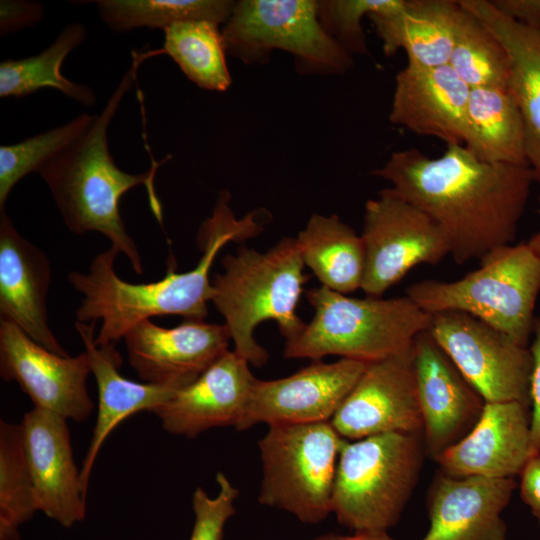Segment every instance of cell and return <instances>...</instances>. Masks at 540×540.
<instances>
[{
    "instance_id": "1",
    "label": "cell",
    "mask_w": 540,
    "mask_h": 540,
    "mask_svg": "<svg viewBox=\"0 0 540 540\" xmlns=\"http://www.w3.org/2000/svg\"><path fill=\"white\" fill-rule=\"evenodd\" d=\"M446 146L437 158L416 148L394 152L371 174L442 228L457 264L480 261L515 240L537 178L529 165L484 162L463 144Z\"/></svg>"
},
{
    "instance_id": "2",
    "label": "cell",
    "mask_w": 540,
    "mask_h": 540,
    "mask_svg": "<svg viewBox=\"0 0 540 540\" xmlns=\"http://www.w3.org/2000/svg\"><path fill=\"white\" fill-rule=\"evenodd\" d=\"M230 199L228 190L220 191L212 215L202 223L197 235L203 254L189 271L176 272L173 259L160 280L130 283L117 275L114 264L120 252L110 246L94 256L87 272L71 271L67 275L70 285L82 295L76 321H101L96 345H116L131 328L154 316L206 318L212 295L210 269L218 252L230 241L240 243L257 236L267 222L262 209L237 219Z\"/></svg>"
},
{
    "instance_id": "3",
    "label": "cell",
    "mask_w": 540,
    "mask_h": 540,
    "mask_svg": "<svg viewBox=\"0 0 540 540\" xmlns=\"http://www.w3.org/2000/svg\"><path fill=\"white\" fill-rule=\"evenodd\" d=\"M152 51L133 52V61L90 125L38 173L47 184L67 228L74 234L98 232L124 254L137 274L143 273L140 252L127 232L119 202L130 189L145 185L151 208L159 221L161 206L154 180L157 166L140 174L121 170L109 151L108 127L118 107L136 81L141 63Z\"/></svg>"
},
{
    "instance_id": "4",
    "label": "cell",
    "mask_w": 540,
    "mask_h": 540,
    "mask_svg": "<svg viewBox=\"0 0 540 540\" xmlns=\"http://www.w3.org/2000/svg\"><path fill=\"white\" fill-rule=\"evenodd\" d=\"M221 261L224 270L211 280L210 302L224 318L233 351L262 367L269 354L254 337L256 327L273 320L286 341L305 324L296 309L308 276L296 237H283L265 252L242 246Z\"/></svg>"
},
{
    "instance_id": "5",
    "label": "cell",
    "mask_w": 540,
    "mask_h": 540,
    "mask_svg": "<svg viewBox=\"0 0 540 540\" xmlns=\"http://www.w3.org/2000/svg\"><path fill=\"white\" fill-rule=\"evenodd\" d=\"M306 298L314 315L285 341L286 359L319 361L337 355L377 362L410 348L430 322V314L407 296L354 298L321 285L308 290Z\"/></svg>"
},
{
    "instance_id": "6",
    "label": "cell",
    "mask_w": 540,
    "mask_h": 540,
    "mask_svg": "<svg viewBox=\"0 0 540 540\" xmlns=\"http://www.w3.org/2000/svg\"><path fill=\"white\" fill-rule=\"evenodd\" d=\"M419 433L346 440L335 473L331 509L354 532H388L399 521L423 463Z\"/></svg>"
},
{
    "instance_id": "7",
    "label": "cell",
    "mask_w": 540,
    "mask_h": 540,
    "mask_svg": "<svg viewBox=\"0 0 540 540\" xmlns=\"http://www.w3.org/2000/svg\"><path fill=\"white\" fill-rule=\"evenodd\" d=\"M539 293L540 257L527 243L497 248L461 279L423 280L406 290V296L428 314L462 311L524 346L533 334Z\"/></svg>"
},
{
    "instance_id": "8",
    "label": "cell",
    "mask_w": 540,
    "mask_h": 540,
    "mask_svg": "<svg viewBox=\"0 0 540 540\" xmlns=\"http://www.w3.org/2000/svg\"><path fill=\"white\" fill-rule=\"evenodd\" d=\"M346 442L331 422L273 425L258 441L261 505L285 510L305 524L330 513L333 484Z\"/></svg>"
},
{
    "instance_id": "9",
    "label": "cell",
    "mask_w": 540,
    "mask_h": 540,
    "mask_svg": "<svg viewBox=\"0 0 540 540\" xmlns=\"http://www.w3.org/2000/svg\"><path fill=\"white\" fill-rule=\"evenodd\" d=\"M316 0H240L221 28L226 54L265 64L274 50L292 55L300 75H342L353 57L322 28Z\"/></svg>"
},
{
    "instance_id": "10",
    "label": "cell",
    "mask_w": 540,
    "mask_h": 540,
    "mask_svg": "<svg viewBox=\"0 0 540 540\" xmlns=\"http://www.w3.org/2000/svg\"><path fill=\"white\" fill-rule=\"evenodd\" d=\"M427 331L485 402L530 406V348L462 311L430 314Z\"/></svg>"
},
{
    "instance_id": "11",
    "label": "cell",
    "mask_w": 540,
    "mask_h": 540,
    "mask_svg": "<svg viewBox=\"0 0 540 540\" xmlns=\"http://www.w3.org/2000/svg\"><path fill=\"white\" fill-rule=\"evenodd\" d=\"M365 271L361 289L380 297L416 265L437 264L450 254L442 228L391 188L365 204L361 234Z\"/></svg>"
},
{
    "instance_id": "12",
    "label": "cell",
    "mask_w": 540,
    "mask_h": 540,
    "mask_svg": "<svg viewBox=\"0 0 540 540\" xmlns=\"http://www.w3.org/2000/svg\"><path fill=\"white\" fill-rule=\"evenodd\" d=\"M90 373L85 350L73 357L58 355L0 318V376L16 382L34 407L67 420H87L94 409L87 389Z\"/></svg>"
},
{
    "instance_id": "13",
    "label": "cell",
    "mask_w": 540,
    "mask_h": 540,
    "mask_svg": "<svg viewBox=\"0 0 540 540\" xmlns=\"http://www.w3.org/2000/svg\"><path fill=\"white\" fill-rule=\"evenodd\" d=\"M367 365L345 358L332 363L319 360L284 378L256 379L236 430L245 431L259 423L273 426L331 421Z\"/></svg>"
},
{
    "instance_id": "14",
    "label": "cell",
    "mask_w": 540,
    "mask_h": 540,
    "mask_svg": "<svg viewBox=\"0 0 540 540\" xmlns=\"http://www.w3.org/2000/svg\"><path fill=\"white\" fill-rule=\"evenodd\" d=\"M330 422L349 441L423 431L412 346L368 363Z\"/></svg>"
},
{
    "instance_id": "15",
    "label": "cell",
    "mask_w": 540,
    "mask_h": 540,
    "mask_svg": "<svg viewBox=\"0 0 540 540\" xmlns=\"http://www.w3.org/2000/svg\"><path fill=\"white\" fill-rule=\"evenodd\" d=\"M128 361L145 383L180 389L195 381L226 351L225 324L184 319L173 328L144 320L124 336Z\"/></svg>"
},
{
    "instance_id": "16",
    "label": "cell",
    "mask_w": 540,
    "mask_h": 540,
    "mask_svg": "<svg viewBox=\"0 0 540 540\" xmlns=\"http://www.w3.org/2000/svg\"><path fill=\"white\" fill-rule=\"evenodd\" d=\"M67 419L34 407L20 422L37 510L65 528L85 519L86 493Z\"/></svg>"
},
{
    "instance_id": "17",
    "label": "cell",
    "mask_w": 540,
    "mask_h": 540,
    "mask_svg": "<svg viewBox=\"0 0 540 540\" xmlns=\"http://www.w3.org/2000/svg\"><path fill=\"white\" fill-rule=\"evenodd\" d=\"M412 349L425 446L436 460L473 428L485 401L427 330L416 336Z\"/></svg>"
},
{
    "instance_id": "18",
    "label": "cell",
    "mask_w": 540,
    "mask_h": 540,
    "mask_svg": "<svg viewBox=\"0 0 540 540\" xmlns=\"http://www.w3.org/2000/svg\"><path fill=\"white\" fill-rule=\"evenodd\" d=\"M249 363L226 351L195 381L153 409L162 428L192 439L216 427H238L257 378Z\"/></svg>"
},
{
    "instance_id": "19",
    "label": "cell",
    "mask_w": 540,
    "mask_h": 540,
    "mask_svg": "<svg viewBox=\"0 0 540 540\" xmlns=\"http://www.w3.org/2000/svg\"><path fill=\"white\" fill-rule=\"evenodd\" d=\"M51 280L47 255L16 229L5 209L0 210V318L51 352L69 356L48 322Z\"/></svg>"
},
{
    "instance_id": "20",
    "label": "cell",
    "mask_w": 540,
    "mask_h": 540,
    "mask_svg": "<svg viewBox=\"0 0 540 540\" xmlns=\"http://www.w3.org/2000/svg\"><path fill=\"white\" fill-rule=\"evenodd\" d=\"M513 478L438 474L428 494L429 529L421 540H505L502 513Z\"/></svg>"
},
{
    "instance_id": "21",
    "label": "cell",
    "mask_w": 540,
    "mask_h": 540,
    "mask_svg": "<svg viewBox=\"0 0 540 540\" xmlns=\"http://www.w3.org/2000/svg\"><path fill=\"white\" fill-rule=\"evenodd\" d=\"M520 402H485L473 428L437 459L454 477L513 478L529 460L531 412Z\"/></svg>"
},
{
    "instance_id": "22",
    "label": "cell",
    "mask_w": 540,
    "mask_h": 540,
    "mask_svg": "<svg viewBox=\"0 0 540 540\" xmlns=\"http://www.w3.org/2000/svg\"><path fill=\"white\" fill-rule=\"evenodd\" d=\"M470 90L449 64L407 63L396 75L389 120L446 145L463 144Z\"/></svg>"
},
{
    "instance_id": "23",
    "label": "cell",
    "mask_w": 540,
    "mask_h": 540,
    "mask_svg": "<svg viewBox=\"0 0 540 540\" xmlns=\"http://www.w3.org/2000/svg\"><path fill=\"white\" fill-rule=\"evenodd\" d=\"M95 324L75 322V329L89 356L91 373L98 388L96 422L80 469L81 484L85 493L98 453L113 429L137 412H152L178 390L145 382L139 383L123 377L119 372L122 357L115 345L95 344Z\"/></svg>"
},
{
    "instance_id": "24",
    "label": "cell",
    "mask_w": 540,
    "mask_h": 540,
    "mask_svg": "<svg viewBox=\"0 0 540 540\" xmlns=\"http://www.w3.org/2000/svg\"><path fill=\"white\" fill-rule=\"evenodd\" d=\"M501 42L510 61L508 89L520 109L526 157L540 181V28L522 25L500 13L489 0H461Z\"/></svg>"
},
{
    "instance_id": "25",
    "label": "cell",
    "mask_w": 540,
    "mask_h": 540,
    "mask_svg": "<svg viewBox=\"0 0 540 540\" xmlns=\"http://www.w3.org/2000/svg\"><path fill=\"white\" fill-rule=\"evenodd\" d=\"M461 7L450 0H405L387 14H370L387 56L403 50L409 64L436 67L448 64Z\"/></svg>"
},
{
    "instance_id": "26",
    "label": "cell",
    "mask_w": 540,
    "mask_h": 540,
    "mask_svg": "<svg viewBox=\"0 0 540 540\" xmlns=\"http://www.w3.org/2000/svg\"><path fill=\"white\" fill-rule=\"evenodd\" d=\"M463 145L484 162L529 165L523 118L508 88L470 90Z\"/></svg>"
},
{
    "instance_id": "27",
    "label": "cell",
    "mask_w": 540,
    "mask_h": 540,
    "mask_svg": "<svg viewBox=\"0 0 540 540\" xmlns=\"http://www.w3.org/2000/svg\"><path fill=\"white\" fill-rule=\"evenodd\" d=\"M296 240L305 266L322 286L342 294L361 289L365 271L363 240L337 215L313 213Z\"/></svg>"
},
{
    "instance_id": "28",
    "label": "cell",
    "mask_w": 540,
    "mask_h": 540,
    "mask_svg": "<svg viewBox=\"0 0 540 540\" xmlns=\"http://www.w3.org/2000/svg\"><path fill=\"white\" fill-rule=\"evenodd\" d=\"M86 38L81 23L66 26L56 40L37 55L7 59L0 63V96L24 97L42 88L59 90L72 100L90 106L96 102L93 90L75 83L61 73L62 64L72 50Z\"/></svg>"
},
{
    "instance_id": "29",
    "label": "cell",
    "mask_w": 540,
    "mask_h": 540,
    "mask_svg": "<svg viewBox=\"0 0 540 540\" xmlns=\"http://www.w3.org/2000/svg\"><path fill=\"white\" fill-rule=\"evenodd\" d=\"M164 31L160 53L169 55L198 87L224 92L231 85L220 24L196 20L173 24Z\"/></svg>"
},
{
    "instance_id": "30",
    "label": "cell",
    "mask_w": 540,
    "mask_h": 540,
    "mask_svg": "<svg viewBox=\"0 0 540 540\" xmlns=\"http://www.w3.org/2000/svg\"><path fill=\"white\" fill-rule=\"evenodd\" d=\"M104 23L117 32L136 28L165 30L186 21L224 24L236 1L232 0H100L95 1Z\"/></svg>"
},
{
    "instance_id": "31",
    "label": "cell",
    "mask_w": 540,
    "mask_h": 540,
    "mask_svg": "<svg viewBox=\"0 0 540 540\" xmlns=\"http://www.w3.org/2000/svg\"><path fill=\"white\" fill-rule=\"evenodd\" d=\"M448 64L471 89L508 88L510 61L504 46L476 16L462 7Z\"/></svg>"
},
{
    "instance_id": "32",
    "label": "cell",
    "mask_w": 540,
    "mask_h": 540,
    "mask_svg": "<svg viewBox=\"0 0 540 540\" xmlns=\"http://www.w3.org/2000/svg\"><path fill=\"white\" fill-rule=\"evenodd\" d=\"M38 511L20 423L0 421V540H20L19 527Z\"/></svg>"
},
{
    "instance_id": "33",
    "label": "cell",
    "mask_w": 540,
    "mask_h": 540,
    "mask_svg": "<svg viewBox=\"0 0 540 540\" xmlns=\"http://www.w3.org/2000/svg\"><path fill=\"white\" fill-rule=\"evenodd\" d=\"M94 115L80 114L71 121L18 143L0 147V210L15 185L71 144L92 122Z\"/></svg>"
},
{
    "instance_id": "34",
    "label": "cell",
    "mask_w": 540,
    "mask_h": 540,
    "mask_svg": "<svg viewBox=\"0 0 540 540\" xmlns=\"http://www.w3.org/2000/svg\"><path fill=\"white\" fill-rule=\"evenodd\" d=\"M405 0H320L318 19L323 30L350 55L369 53L362 19L370 14H387Z\"/></svg>"
},
{
    "instance_id": "35",
    "label": "cell",
    "mask_w": 540,
    "mask_h": 540,
    "mask_svg": "<svg viewBox=\"0 0 540 540\" xmlns=\"http://www.w3.org/2000/svg\"><path fill=\"white\" fill-rule=\"evenodd\" d=\"M218 493L211 497L197 487L192 496L194 524L189 540H222L226 522L236 513L239 490L223 472L216 475Z\"/></svg>"
},
{
    "instance_id": "36",
    "label": "cell",
    "mask_w": 540,
    "mask_h": 540,
    "mask_svg": "<svg viewBox=\"0 0 540 540\" xmlns=\"http://www.w3.org/2000/svg\"><path fill=\"white\" fill-rule=\"evenodd\" d=\"M530 351L532 371L529 397L531 410L529 459L540 455V316L535 318Z\"/></svg>"
},
{
    "instance_id": "37",
    "label": "cell",
    "mask_w": 540,
    "mask_h": 540,
    "mask_svg": "<svg viewBox=\"0 0 540 540\" xmlns=\"http://www.w3.org/2000/svg\"><path fill=\"white\" fill-rule=\"evenodd\" d=\"M44 16L40 2L2 0L0 2V35L5 36L38 23Z\"/></svg>"
},
{
    "instance_id": "38",
    "label": "cell",
    "mask_w": 540,
    "mask_h": 540,
    "mask_svg": "<svg viewBox=\"0 0 540 540\" xmlns=\"http://www.w3.org/2000/svg\"><path fill=\"white\" fill-rule=\"evenodd\" d=\"M519 475L521 498L540 527V455L530 458Z\"/></svg>"
},
{
    "instance_id": "39",
    "label": "cell",
    "mask_w": 540,
    "mask_h": 540,
    "mask_svg": "<svg viewBox=\"0 0 540 540\" xmlns=\"http://www.w3.org/2000/svg\"><path fill=\"white\" fill-rule=\"evenodd\" d=\"M504 16L528 27L540 28V0H491Z\"/></svg>"
},
{
    "instance_id": "40",
    "label": "cell",
    "mask_w": 540,
    "mask_h": 540,
    "mask_svg": "<svg viewBox=\"0 0 540 540\" xmlns=\"http://www.w3.org/2000/svg\"><path fill=\"white\" fill-rule=\"evenodd\" d=\"M312 540H396L388 532H354L353 534L328 533L320 535Z\"/></svg>"
},
{
    "instance_id": "41",
    "label": "cell",
    "mask_w": 540,
    "mask_h": 540,
    "mask_svg": "<svg viewBox=\"0 0 540 540\" xmlns=\"http://www.w3.org/2000/svg\"><path fill=\"white\" fill-rule=\"evenodd\" d=\"M539 184H540V181H539ZM527 244L534 251V253L540 257V227L538 231L530 238Z\"/></svg>"
}]
</instances>
